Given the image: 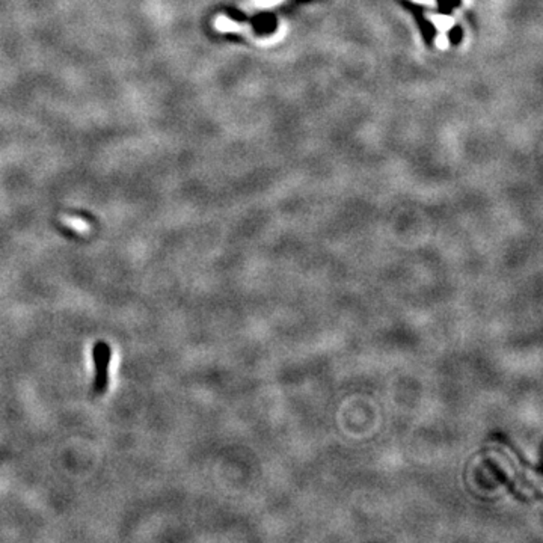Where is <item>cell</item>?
<instances>
[{
	"label": "cell",
	"mask_w": 543,
	"mask_h": 543,
	"mask_svg": "<svg viewBox=\"0 0 543 543\" xmlns=\"http://www.w3.org/2000/svg\"><path fill=\"white\" fill-rule=\"evenodd\" d=\"M255 2L261 6H270V5H275L276 2H279V0H255Z\"/></svg>",
	"instance_id": "6"
},
{
	"label": "cell",
	"mask_w": 543,
	"mask_h": 543,
	"mask_svg": "<svg viewBox=\"0 0 543 543\" xmlns=\"http://www.w3.org/2000/svg\"><path fill=\"white\" fill-rule=\"evenodd\" d=\"M64 222H65L67 225H70L71 228H76L77 231H87V229H88V224H87V222H83V221H80V219H72V217L65 216V217H64Z\"/></svg>",
	"instance_id": "4"
},
{
	"label": "cell",
	"mask_w": 543,
	"mask_h": 543,
	"mask_svg": "<svg viewBox=\"0 0 543 543\" xmlns=\"http://www.w3.org/2000/svg\"><path fill=\"white\" fill-rule=\"evenodd\" d=\"M433 23L440 30H448V29H452V26H453V20L447 15H436V17H433Z\"/></svg>",
	"instance_id": "3"
},
{
	"label": "cell",
	"mask_w": 543,
	"mask_h": 543,
	"mask_svg": "<svg viewBox=\"0 0 543 543\" xmlns=\"http://www.w3.org/2000/svg\"><path fill=\"white\" fill-rule=\"evenodd\" d=\"M415 2L424 4V5H433V0H415Z\"/></svg>",
	"instance_id": "7"
},
{
	"label": "cell",
	"mask_w": 543,
	"mask_h": 543,
	"mask_svg": "<svg viewBox=\"0 0 543 543\" xmlns=\"http://www.w3.org/2000/svg\"><path fill=\"white\" fill-rule=\"evenodd\" d=\"M215 27L217 30H221V32H237V30L242 29V26L236 23L234 20L228 18L225 15H221L215 20Z\"/></svg>",
	"instance_id": "2"
},
{
	"label": "cell",
	"mask_w": 543,
	"mask_h": 543,
	"mask_svg": "<svg viewBox=\"0 0 543 543\" xmlns=\"http://www.w3.org/2000/svg\"><path fill=\"white\" fill-rule=\"evenodd\" d=\"M94 362H96V382L94 388L96 392L101 394L106 391L109 381V364H110V347L104 343H98L94 346Z\"/></svg>",
	"instance_id": "1"
},
{
	"label": "cell",
	"mask_w": 543,
	"mask_h": 543,
	"mask_svg": "<svg viewBox=\"0 0 543 543\" xmlns=\"http://www.w3.org/2000/svg\"><path fill=\"white\" fill-rule=\"evenodd\" d=\"M436 46L440 47V49H447V47H448V39H447V37H444V35L437 37V38H436Z\"/></svg>",
	"instance_id": "5"
}]
</instances>
